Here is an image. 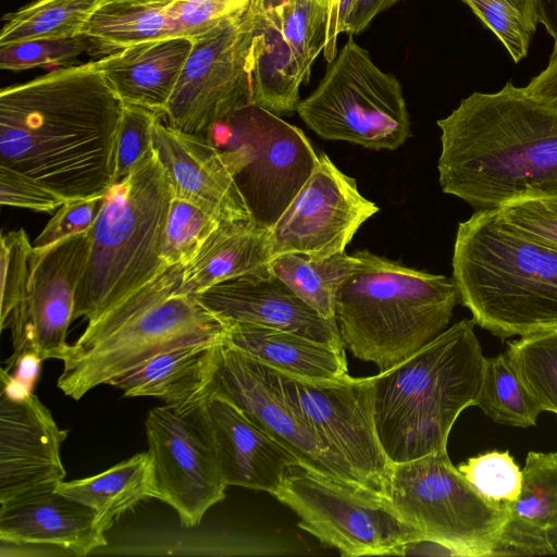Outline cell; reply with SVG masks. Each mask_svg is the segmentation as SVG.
<instances>
[{
    "label": "cell",
    "mask_w": 557,
    "mask_h": 557,
    "mask_svg": "<svg viewBox=\"0 0 557 557\" xmlns=\"http://www.w3.org/2000/svg\"><path fill=\"white\" fill-rule=\"evenodd\" d=\"M123 102L96 60L61 66L0 91V165L65 201L114 184Z\"/></svg>",
    "instance_id": "1"
},
{
    "label": "cell",
    "mask_w": 557,
    "mask_h": 557,
    "mask_svg": "<svg viewBox=\"0 0 557 557\" xmlns=\"http://www.w3.org/2000/svg\"><path fill=\"white\" fill-rule=\"evenodd\" d=\"M438 181L475 210L518 199L557 197V104L508 81L474 91L437 121Z\"/></svg>",
    "instance_id": "2"
},
{
    "label": "cell",
    "mask_w": 557,
    "mask_h": 557,
    "mask_svg": "<svg viewBox=\"0 0 557 557\" xmlns=\"http://www.w3.org/2000/svg\"><path fill=\"white\" fill-rule=\"evenodd\" d=\"M475 325L460 320L372 376L375 426L393 463L447 450L455 421L475 406L486 358Z\"/></svg>",
    "instance_id": "3"
},
{
    "label": "cell",
    "mask_w": 557,
    "mask_h": 557,
    "mask_svg": "<svg viewBox=\"0 0 557 557\" xmlns=\"http://www.w3.org/2000/svg\"><path fill=\"white\" fill-rule=\"evenodd\" d=\"M451 264L460 302L480 327L500 339L557 331V249L497 210L458 224Z\"/></svg>",
    "instance_id": "4"
},
{
    "label": "cell",
    "mask_w": 557,
    "mask_h": 557,
    "mask_svg": "<svg viewBox=\"0 0 557 557\" xmlns=\"http://www.w3.org/2000/svg\"><path fill=\"white\" fill-rule=\"evenodd\" d=\"M183 267H164L88 322L63 360L58 387L66 396L79 400L163 351L222 341L226 324L182 290Z\"/></svg>",
    "instance_id": "5"
},
{
    "label": "cell",
    "mask_w": 557,
    "mask_h": 557,
    "mask_svg": "<svg viewBox=\"0 0 557 557\" xmlns=\"http://www.w3.org/2000/svg\"><path fill=\"white\" fill-rule=\"evenodd\" d=\"M355 255L358 263L335 296V320L344 348L381 372L446 329L459 292L453 277L367 250Z\"/></svg>",
    "instance_id": "6"
},
{
    "label": "cell",
    "mask_w": 557,
    "mask_h": 557,
    "mask_svg": "<svg viewBox=\"0 0 557 557\" xmlns=\"http://www.w3.org/2000/svg\"><path fill=\"white\" fill-rule=\"evenodd\" d=\"M172 198L153 149L106 191L89 228L90 255L73 320H95L166 267L161 246Z\"/></svg>",
    "instance_id": "7"
},
{
    "label": "cell",
    "mask_w": 557,
    "mask_h": 557,
    "mask_svg": "<svg viewBox=\"0 0 557 557\" xmlns=\"http://www.w3.org/2000/svg\"><path fill=\"white\" fill-rule=\"evenodd\" d=\"M207 136L221 151L255 225L270 231L315 169L305 133L255 103Z\"/></svg>",
    "instance_id": "8"
},
{
    "label": "cell",
    "mask_w": 557,
    "mask_h": 557,
    "mask_svg": "<svg viewBox=\"0 0 557 557\" xmlns=\"http://www.w3.org/2000/svg\"><path fill=\"white\" fill-rule=\"evenodd\" d=\"M296 112L321 138L372 150H395L411 136L399 81L379 69L352 36Z\"/></svg>",
    "instance_id": "9"
},
{
    "label": "cell",
    "mask_w": 557,
    "mask_h": 557,
    "mask_svg": "<svg viewBox=\"0 0 557 557\" xmlns=\"http://www.w3.org/2000/svg\"><path fill=\"white\" fill-rule=\"evenodd\" d=\"M387 499L424 540L467 557H491L509 515L474 491L447 450L393 463Z\"/></svg>",
    "instance_id": "10"
},
{
    "label": "cell",
    "mask_w": 557,
    "mask_h": 557,
    "mask_svg": "<svg viewBox=\"0 0 557 557\" xmlns=\"http://www.w3.org/2000/svg\"><path fill=\"white\" fill-rule=\"evenodd\" d=\"M260 0H250L193 40L177 85L163 111L165 122L206 135L252 103L251 53Z\"/></svg>",
    "instance_id": "11"
},
{
    "label": "cell",
    "mask_w": 557,
    "mask_h": 557,
    "mask_svg": "<svg viewBox=\"0 0 557 557\" xmlns=\"http://www.w3.org/2000/svg\"><path fill=\"white\" fill-rule=\"evenodd\" d=\"M206 396L149 410L146 421L152 498L170 505L185 528L198 525L225 497Z\"/></svg>",
    "instance_id": "12"
},
{
    "label": "cell",
    "mask_w": 557,
    "mask_h": 557,
    "mask_svg": "<svg viewBox=\"0 0 557 557\" xmlns=\"http://www.w3.org/2000/svg\"><path fill=\"white\" fill-rule=\"evenodd\" d=\"M299 518V528L342 556L401 555L424 540L387 499L302 469L292 471L273 495Z\"/></svg>",
    "instance_id": "13"
},
{
    "label": "cell",
    "mask_w": 557,
    "mask_h": 557,
    "mask_svg": "<svg viewBox=\"0 0 557 557\" xmlns=\"http://www.w3.org/2000/svg\"><path fill=\"white\" fill-rule=\"evenodd\" d=\"M207 393L219 394L238 407L297 459L299 469L369 491L349 465L292 407L283 391L281 373L275 369L221 341Z\"/></svg>",
    "instance_id": "14"
},
{
    "label": "cell",
    "mask_w": 557,
    "mask_h": 557,
    "mask_svg": "<svg viewBox=\"0 0 557 557\" xmlns=\"http://www.w3.org/2000/svg\"><path fill=\"white\" fill-rule=\"evenodd\" d=\"M281 377L292 407L371 493L387 499L393 462L375 426L372 376L348 375L335 382L304 381L284 373Z\"/></svg>",
    "instance_id": "15"
},
{
    "label": "cell",
    "mask_w": 557,
    "mask_h": 557,
    "mask_svg": "<svg viewBox=\"0 0 557 557\" xmlns=\"http://www.w3.org/2000/svg\"><path fill=\"white\" fill-rule=\"evenodd\" d=\"M90 247L89 230L49 247L33 246L25 294L7 322L13 352L3 371H10L25 352H35L42 360L63 361L67 356L66 333Z\"/></svg>",
    "instance_id": "16"
},
{
    "label": "cell",
    "mask_w": 557,
    "mask_h": 557,
    "mask_svg": "<svg viewBox=\"0 0 557 557\" xmlns=\"http://www.w3.org/2000/svg\"><path fill=\"white\" fill-rule=\"evenodd\" d=\"M355 178L322 153L310 177L269 231L272 258L286 252L345 251L358 228L379 211Z\"/></svg>",
    "instance_id": "17"
},
{
    "label": "cell",
    "mask_w": 557,
    "mask_h": 557,
    "mask_svg": "<svg viewBox=\"0 0 557 557\" xmlns=\"http://www.w3.org/2000/svg\"><path fill=\"white\" fill-rule=\"evenodd\" d=\"M67 431L58 426L35 394L0 396V505L55 490L65 478L60 449Z\"/></svg>",
    "instance_id": "18"
},
{
    "label": "cell",
    "mask_w": 557,
    "mask_h": 557,
    "mask_svg": "<svg viewBox=\"0 0 557 557\" xmlns=\"http://www.w3.org/2000/svg\"><path fill=\"white\" fill-rule=\"evenodd\" d=\"M195 297L225 324L240 322L283 330L346 350L336 320L322 317L269 267L215 284Z\"/></svg>",
    "instance_id": "19"
},
{
    "label": "cell",
    "mask_w": 557,
    "mask_h": 557,
    "mask_svg": "<svg viewBox=\"0 0 557 557\" xmlns=\"http://www.w3.org/2000/svg\"><path fill=\"white\" fill-rule=\"evenodd\" d=\"M158 117L152 149L173 197L187 200L222 222L252 221L221 151L205 135L182 132Z\"/></svg>",
    "instance_id": "20"
},
{
    "label": "cell",
    "mask_w": 557,
    "mask_h": 557,
    "mask_svg": "<svg viewBox=\"0 0 557 557\" xmlns=\"http://www.w3.org/2000/svg\"><path fill=\"white\" fill-rule=\"evenodd\" d=\"M205 404L227 486L274 495L298 468L297 459L225 397L208 393Z\"/></svg>",
    "instance_id": "21"
},
{
    "label": "cell",
    "mask_w": 557,
    "mask_h": 557,
    "mask_svg": "<svg viewBox=\"0 0 557 557\" xmlns=\"http://www.w3.org/2000/svg\"><path fill=\"white\" fill-rule=\"evenodd\" d=\"M104 532L94 509L55 490L0 505V541L55 545L84 557L107 545Z\"/></svg>",
    "instance_id": "22"
},
{
    "label": "cell",
    "mask_w": 557,
    "mask_h": 557,
    "mask_svg": "<svg viewBox=\"0 0 557 557\" xmlns=\"http://www.w3.org/2000/svg\"><path fill=\"white\" fill-rule=\"evenodd\" d=\"M557 554V453L529 451L517 500L492 556Z\"/></svg>",
    "instance_id": "23"
},
{
    "label": "cell",
    "mask_w": 557,
    "mask_h": 557,
    "mask_svg": "<svg viewBox=\"0 0 557 557\" xmlns=\"http://www.w3.org/2000/svg\"><path fill=\"white\" fill-rule=\"evenodd\" d=\"M193 48L186 37H165L96 60L123 103L162 116Z\"/></svg>",
    "instance_id": "24"
},
{
    "label": "cell",
    "mask_w": 557,
    "mask_h": 557,
    "mask_svg": "<svg viewBox=\"0 0 557 557\" xmlns=\"http://www.w3.org/2000/svg\"><path fill=\"white\" fill-rule=\"evenodd\" d=\"M222 342L276 371L310 382L347 377L345 350L296 333L250 323H226Z\"/></svg>",
    "instance_id": "25"
},
{
    "label": "cell",
    "mask_w": 557,
    "mask_h": 557,
    "mask_svg": "<svg viewBox=\"0 0 557 557\" xmlns=\"http://www.w3.org/2000/svg\"><path fill=\"white\" fill-rule=\"evenodd\" d=\"M309 79L284 35L278 0H260L251 53L252 103L276 115L292 114L299 88Z\"/></svg>",
    "instance_id": "26"
},
{
    "label": "cell",
    "mask_w": 557,
    "mask_h": 557,
    "mask_svg": "<svg viewBox=\"0 0 557 557\" xmlns=\"http://www.w3.org/2000/svg\"><path fill=\"white\" fill-rule=\"evenodd\" d=\"M220 342L163 351L110 382L124 397L153 396L169 405H185L207 393Z\"/></svg>",
    "instance_id": "27"
},
{
    "label": "cell",
    "mask_w": 557,
    "mask_h": 557,
    "mask_svg": "<svg viewBox=\"0 0 557 557\" xmlns=\"http://www.w3.org/2000/svg\"><path fill=\"white\" fill-rule=\"evenodd\" d=\"M269 231L252 221L222 222L183 267L181 288L196 296L207 288L269 267Z\"/></svg>",
    "instance_id": "28"
},
{
    "label": "cell",
    "mask_w": 557,
    "mask_h": 557,
    "mask_svg": "<svg viewBox=\"0 0 557 557\" xmlns=\"http://www.w3.org/2000/svg\"><path fill=\"white\" fill-rule=\"evenodd\" d=\"M55 491L94 509L107 531L122 515L152 498L150 456L138 453L99 474L62 481Z\"/></svg>",
    "instance_id": "29"
},
{
    "label": "cell",
    "mask_w": 557,
    "mask_h": 557,
    "mask_svg": "<svg viewBox=\"0 0 557 557\" xmlns=\"http://www.w3.org/2000/svg\"><path fill=\"white\" fill-rule=\"evenodd\" d=\"M173 0H106L83 34L91 41L95 60L134 45L168 37L166 11Z\"/></svg>",
    "instance_id": "30"
},
{
    "label": "cell",
    "mask_w": 557,
    "mask_h": 557,
    "mask_svg": "<svg viewBox=\"0 0 557 557\" xmlns=\"http://www.w3.org/2000/svg\"><path fill=\"white\" fill-rule=\"evenodd\" d=\"M358 263L356 255L286 252L273 257L269 269L306 304L326 319H335V296Z\"/></svg>",
    "instance_id": "31"
},
{
    "label": "cell",
    "mask_w": 557,
    "mask_h": 557,
    "mask_svg": "<svg viewBox=\"0 0 557 557\" xmlns=\"http://www.w3.org/2000/svg\"><path fill=\"white\" fill-rule=\"evenodd\" d=\"M106 0H35L3 16L0 46L83 35Z\"/></svg>",
    "instance_id": "32"
},
{
    "label": "cell",
    "mask_w": 557,
    "mask_h": 557,
    "mask_svg": "<svg viewBox=\"0 0 557 557\" xmlns=\"http://www.w3.org/2000/svg\"><path fill=\"white\" fill-rule=\"evenodd\" d=\"M475 406L493 421L518 428L536 424L542 408L523 385L506 354L485 358Z\"/></svg>",
    "instance_id": "33"
},
{
    "label": "cell",
    "mask_w": 557,
    "mask_h": 557,
    "mask_svg": "<svg viewBox=\"0 0 557 557\" xmlns=\"http://www.w3.org/2000/svg\"><path fill=\"white\" fill-rule=\"evenodd\" d=\"M505 354L542 410L557 414V331L521 336Z\"/></svg>",
    "instance_id": "34"
},
{
    "label": "cell",
    "mask_w": 557,
    "mask_h": 557,
    "mask_svg": "<svg viewBox=\"0 0 557 557\" xmlns=\"http://www.w3.org/2000/svg\"><path fill=\"white\" fill-rule=\"evenodd\" d=\"M506 48L515 63L528 54L539 24L536 0H460Z\"/></svg>",
    "instance_id": "35"
},
{
    "label": "cell",
    "mask_w": 557,
    "mask_h": 557,
    "mask_svg": "<svg viewBox=\"0 0 557 557\" xmlns=\"http://www.w3.org/2000/svg\"><path fill=\"white\" fill-rule=\"evenodd\" d=\"M221 223L200 207L173 197L162 238V262L166 267L187 264Z\"/></svg>",
    "instance_id": "36"
},
{
    "label": "cell",
    "mask_w": 557,
    "mask_h": 557,
    "mask_svg": "<svg viewBox=\"0 0 557 557\" xmlns=\"http://www.w3.org/2000/svg\"><path fill=\"white\" fill-rule=\"evenodd\" d=\"M458 470L484 499L510 509L522 485V470L508 450H493L471 457Z\"/></svg>",
    "instance_id": "37"
},
{
    "label": "cell",
    "mask_w": 557,
    "mask_h": 557,
    "mask_svg": "<svg viewBox=\"0 0 557 557\" xmlns=\"http://www.w3.org/2000/svg\"><path fill=\"white\" fill-rule=\"evenodd\" d=\"M91 41L86 35L69 38L39 39L0 46V67L23 71L36 66L65 65L83 53H90Z\"/></svg>",
    "instance_id": "38"
},
{
    "label": "cell",
    "mask_w": 557,
    "mask_h": 557,
    "mask_svg": "<svg viewBox=\"0 0 557 557\" xmlns=\"http://www.w3.org/2000/svg\"><path fill=\"white\" fill-rule=\"evenodd\" d=\"M33 244L23 228L1 236V330L23 298L30 273Z\"/></svg>",
    "instance_id": "39"
},
{
    "label": "cell",
    "mask_w": 557,
    "mask_h": 557,
    "mask_svg": "<svg viewBox=\"0 0 557 557\" xmlns=\"http://www.w3.org/2000/svg\"><path fill=\"white\" fill-rule=\"evenodd\" d=\"M250 0H173L168 8V37L191 40L244 8Z\"/></svg>",
    "instance_id": "40"
},
{
    "label": "cell",
    "mask_w": 557,
    "mask_h": 557,
    "mask_svg": "<svg viewBox=\"0 0 557 557\" xmlns=\"http://www.w3.org/2000/svg\"><path fill=\"white\" fill-rule=\"evenodd\" d=\"M158 113L135 104L123 103L116 144L114 183L125 177L152 149V125Z\"/></svg>",
    "instance_id": "41"
},
{
    "label": "cell",
    "mask_w": 557,
    "mask_h": 557,
    "mask_svg": "<svg viewBox=\"0 0 557 557\" xmlns=\"http://www.w3.org/2000/svg\"><path fill=\"white\" fill-rule=\"evenodd\" d=\"M495 210L517 231L557 249V197L518 199Z\"/></svg>",
    "instance_id": "42"
},
{
    "label": "cell",
    "mask_w": 557,
    "mask_h": 557,
    "mask_svg": "<svg viewBox=\"0 0 557 557\" xmlns=\"http://www.w3.org/2000/svg\"><path fill=\"white\" fill-rule=\"evenodd\" d=\"M103 196L65 201L37 238L35 248L52 246L67 237L87 232L94 224Z\"/></svg>",
    "instance_id": "43"
},
{
    "label": "cell",
    "mask_w": 557,
    "mask_h": 557,
    "mask_svg": "<svg viewBox=\"0 0 557 557\" xmlns=\"http://www.w3.org/2000/svg\"><path fill=\"white\" fill-rule=\"evenodd\" d=\"M65 200L29 176L0 165V203L2 206L51 213Z\"/></svg>",
    "instance_id": "44"
},
{
    "label": "cell",
    "mask_w": 557,
    "mask_h": 557,
    "mask_svg": "<svg viewBox=\"0 0 557 557\" xmlns=\"http://www.w3.org/2000/svg\"><path fill=\"white\" fill-rule=\"evenodd\" d=\"M355 0H329L326 14L324 59L330 63L337 54V38L344 33L346 18Z\"/></svg>",
    "instance_id": "45"
},
{
    "label": "cell",
    "mask_w": 557,
    "mask_h": 557,
    "mask_svg": "<svg viewBox=\"0 0 557 557\" xmlns=\"http://www.w3.org/2000/svg\"><path fill=\"white\" fill-rule=\"evenodd\" d=\"M399 1L401 0H355L344 25V33L349 36L358 35L370 25L377 14Z\"/></svg>",
    "instance_id": "46"
},
{
    "label": "cell",
    "mask_w": 557,
    "mask_h": 557,
    "mask_svg": "<svg viewBox=\"0 0 557 557\" xmlns=\"http://www.w3.org/2000/svg\"><path fill=\"white\" fill-rule=\"evenodd\" d=\"M524 89L536 99L557 104V49L553 50L547 66Z\"/></svg>",
    "instance_id": "47"
},
{
    "label": "cell",
    "mask_w": 557,
    "mask_h": 557,
    "mask_svg": "<svg viewBox=\"0 0 557 557\" xmlns=\"http://www.w3.org/2000/svg\"><path fill=\"white\" fill-rule=\"evenodd\" d=\"M539 23L554 39V49H557V0H536Z\"/></svg>",
    "instance_id": "48"
}]
</instances>
